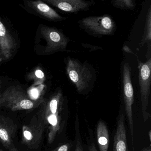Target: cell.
<instances>
[{"instance_id": "cell-30", "label": "cell", "mask_w": 151, "mask_h": 151, "mask_svg": "<svg viewBox=\"0 0 151 151\" xmlns=\"http://www.w3.org/2000/svg\"><path fill=\"white\" fill-rule=\"evenodd\" d=\"M1 86H0V88H1Z\"/></svg>"}, {"instance_id": "cell-24", "label": "cell", "mask_w": 151, "mask_h": 151, "mask_svg": "<svg viewBox=\"0 0 151 151\" xmlns=\"http://www.w3.org/2000/svg\"><path fill=\"white\" fill-rule=\"evenodd\" d=\"M9 151H18V150L14 146L13 147H12V148H10L9 150Z\"/></svg>"}, {"instance_id": "cell-19", "label": "cell", "mask_w": 151, "mask_h": 151, "mask_svg": "<svg viewBox=\"0 0 151 151\" xmlns=\"http://www.w3.org/2000/svg\"><path fill=\"white\" fill-rule=\"evenodd\" d=\"M93 132L91 130H89L87 145H88V151H98L96 146L93 141Z\"/></svg>"}, {"instance_id": "cell-2", "label": "cell", "mask_w": 151, "mask_h": 151, "mask_svg": "<svg viewBox=\"0 0 151 151\" xmlns=\"http://www.w3.org/2000/svg\"><path fill=\"white\" fill-rule=\"evenodd\" d=\"M66 73L79 93L91 91L96 79V71L87 62H81L78 59L68 56L64 60Z\"/></svg>"}, {"instance_id": "cell-11", "label": "cell", "mask_w": 151, "mask_h": 151, "mask_svg": "<svg viewBox=\"0 0 151 151\" xmlns=\"http://www.w3.org/2000/svg\"><path fill=\"white\" fill-rule=\"evenodd\" d=\"M16 46L14 38L0 18V49L6 60L12 57Z\"/></svg>"}, {"instance_id": "cell-13", "label": "cell", "mask_w": 151, "mask_h": 151, "mask_svg": "<svg viewBox=\"0 0 151 151\" xmlns=\"http://www.w3.org/2000/svg\"><path fill=\"white\" fill-rule=\"evenodd\" d=\"M113 151H129L123 113L118 116L114 139Z\"/></svg>"}, {"instance_id": "cell-26", "label": "cell", "mask_w": 151, "mask_h": 151, "mask_svg": "<svg viewBox=\"0 0 151 151\" xmlns=\"http://www.w3.org/2000/svg\"><path fill=\"white\" fill-rule=\"evenodd\" d=\"M2 52H1V50L0 49V61H1V58H2Z\"/></svg>"}, {"instance_id": "cell-4", "label": "cell", "mask_w": 151, "mask_h": 151, "mask_svg": "<svg viewBox=\"0 0 151 151\" xmlns=\"http://www.w3.org/2000/svg\"><path fill=\"white\" fill-rule=\"evenodd\" d=\"M77 23L81 29L96 38L113 36L117 28L114 20L109 14L84 17Z\"/></svg>"}, {"instance_id": "cell-23", "label": "cell", "mask_w": 151, "mask_h": 151, "mask_svg": "<svg viewBox=\"0 0 151 151\" xmlns=\"http://www.w3.org/2000/svg\"><path fill=\"white\" fill-rule=\"evenodd\" d=\"M142 151H151V146L150 145L148 147H146Z\"/></svg>"}, {"instance_id": "cell-28", "label": "cell", "mask_w": 151, "mask_h": 151, "mask_svg": "<svg viewBox=\"0 0 151 151\" xmlns=\"http://www.w3.org/2000/svg\"><path fill=\"white\" fill-rule=\"evenodd\" d=\"M0 151H3V150H2V149H1V148H0Z\"/></svg>"}, {"instance_id": "cell-14", "label": "cell", "mask_w": 151, "mask_h": 151, "mask_svg": "<svg viewBox=\"0 0 151 151\" xmlns=\"http://www.w3.org/2000/svg\"><path fill=\"white\" fill-rule=\"evenodd\" d=\"M96 136L100 151H108L109 147V133L106 125L102 120L99 121L97 124Z\"/></svg>"}, {"instance_id": "cell-15", "label": "cell", "mask_w": 151, "mask_h": 151, "mask_svg": "<svg viewBox=\"0 0 151 151\" xmlns=\"http://www.w3.org/2000/svg\"><path fill=\"white\" fill-rule=\"evenodd\" d=\"M151 6H149L145 20L144 31L139 46L142 47L145 44H151Z\"/></svg>"}, {"instance_id": "cell-12", "label": "cell", "mask_w": 151, "mask_h": 151, "mask_svg": "<svg viewBox=\"0 0 151 151\" xmlns=\"http://www.w3.org/2000/svg\"><path fill=\"white\" fill-rule=\"evenodd\" d=\"M27 5L41 16L50 21L59 22L67 19V17L60 15L50 6L40 0L29 1H27Z\"/></svg>"}, {"instance_id": "cell-29", "label": "cell", "mask_w": 151, "mask_h": 151, "mask_svg": "<svg viewBox=\"0 0 151 151\" xmlns=\"http://www.w3.org/2000/svg\"><path fill=\"white\" fill-rule=\"evenodd\" d=\"M1 93H0V100H1Z\"/></svg>"}, {"instance_id": "cell-1", "label": "cell", "mask_w": 151, "mask_h": 151, "mask_svg": "<svg viewBox=\"0 0 151 151\" xmlns=\"http://www.w3.org/2000/svg\"><path fill=\"white\" fill-rule=\"evenodd\" d=\"M41 105L38 116L47 129V140L51 144L62 131L67 120V102L62 89L58 88Z\"/></svg>"}, {"instance_id": "cell-18", "label": "cell", "mask_w": 151, "mask_h": 151, "mask_svg": "<svg viewBox=\"0 0 151 151\" xmlns=\"http://www.w3.org/2000/svg\"><path fill=\"white\" fill-rule=\"evenodd\" d=\"M79 121H78V116H77L76 118V147L74 151H84L82 145V140L80 136V132L79 130Z\"/></svg>"}, {"instance_id": "cell-6", "label": "cell", "mask_w": 151, "mask_h": 151, "mask_svg": "<svg viewBox=\"0 0 151 151\" xmlns=\"http://www.w3.org/2000/svg\"><path fill=\"white\" fill-rule=\"evenodd\" d=\"M40 32L47 43L44 50L45 54L67 51V46L70 40L62 31L54 27L42 26Z\"/></svg>"}, {"instance_id": "cell-10", "label": "cell", "mask_w": 151, "mask_h": 151, "mask_svg": "<svg viewBox=\"0 0 151 151\" xmlns=\"http://www.w3.org/2000/svg\"><path fill=\"white\" fill-rule=\"evenodd\" d=\"M17 131V125L9 117L0 115V142L9 150L14 146L13 139Z\"/></svg>"}, {"instance_id": "cell-8", "label": "cell", "mask_w": 151, "mask_h": 151, "mask_svg": "<svg viewBox=\"0 0 151 151\" xmlns=\"http://www.w3.org/2000/svg\"><path fill=\"white\" fill-rule=\"evenodd\" d=\"M45 127L38 116H35L29 124L23 125L22 143L30 149L38 148Z\"/></svg>"}, {"instance_id": "cell-3", "label": "cell", "mask_w": 151, "mask_h": 151, "mask_svg": "<svg viewBox=\"0 0 151 151\" xmlns=\"http://www.w3.org/2000/svg\"><path fill=\"white\" fill-rule=\"evenodd\" d=\"M45 100H33L21 87L13 86L8 87L1 93L0 107H4L13 111L30 110L37 107Z\"/></svg>"}, {"instance_id": "cell-5", "label": "cell", "mask_w": 151, "mask_h": 151, "mask_svg": "<svg viewBox=\"0 0 151 151\" xmlns=\"http://www.w3.org/2000/svg\"><path fill=\"white\" fill-rule=\"evenodd\" d=\"M137 63L142 116L146 122L151 116L147 109L151 92V57L147 58L145 63L138 59Z\"/></svg>"}, {"instance_id": "cell-7", "label": "cell", "mask_w": 151, "mask_h": 151, "mask_svg": "<svg viewBox=\"0 0 151 151\" xmlns=\"http://www.w3.org/2000/svg\"><path fill=\"white\" fill-rule=\"evenodd\" d=\"M132 69L128 62L124 63L122 69V85L125 112L129 124L132 139L134 136V124L132 107L134 102V90L132 82Z\"/></svg>"}, {"instance_id": "cell-20", "label": "cell", "mask_w": 151, "mask_h": 151, "mask_svg": "<svg viewBox=\"0 0 151 151\" xmlns=\"http://www.w3.org/2000/svg\"><path fill=\"white\" fill-rule=\"evenodd\" d=\"M71 145L70 143H67L60 146L51 151H70Z\"/></svg>"}, {"instance_id": "cell-25", "label": "cell", "mask_w": 151, "mask_h": 151, "mask_svg": "<svg viewBox=\"0 0 151 151\" xmlns=\"http://www.w3.org/2000/svg\"><path fill=\"white\" fill-rule=\"evenodd\" d=\"M147 135L148 136V137H149V140H150V142L151 141V131L149 130L148 131V133H147Z\"/></svg>"}, {"instance_id": "cell-27", "label": "cell", "mask_w": 151, "mask_h": 151, "mask_svg": "<svg viewBox=\"0 0 151 151\" xmlns=\"http://www.w3.org/2000/svg\"><path fill=\"white\" fill-rule=\"evenodd\" d=\"M1 84H2V81L0 80V86H1Z\"/></svg>"}, {"instance_id": "cell-16", "label": "cell", "mask_w": 151, "mask_h": 151, "mask_svg": "<svg viewBox=\"0 0 151 151\" xmlns=\"http://www.w3.org/2000/svg\"><path fill=\"white\" fill-rule=\"evenodd\" d=\"M111 3L114 7L124 10H134L136 6L134 0H114Z\"/></svg>"}, {"instance_id": "cell-17", "label": "cell", "mask_w": 151, "mask_h": 151, "mask_svg": "<svg viewBox=\"0 0 151 151\" xmlns=\"http://www.w3.org/2000/svg\"><path fill=\"white\" fill-rule=\"evenodd\" d=\"M29 78L34 81L33 86L42 84L45 80V76L44 72L41 70H36L29 74Z\"/></svg>"}, {"instance_id": "cell-22", "label": "cell", "mask_w": 151, "mask_h": 151, "mask_svg": "<svg viewBox=\"0 0 151 151\" xmlns=\"http://www.w3.org/2000/svg\"><path fill=\"white\" fill-rule=\"evenodd\" d=\"M86 46H83L84 47H88V48H91V50H93V51L94 50H97L98 49H99V48H100V49H101L102 48L101 47H99L98 46H92L91 45H88V44H84Z\"/></svg>"}, {"instance_id": "cell-9", "label": "cell", "mask_w": 151, "mask_h": 151, "mask_svg": "<svg viewBox=\"0 0 151 151\" xmlns=\"http://www.w3.org/2000/svg\"><path fill=\"white\" fill-rule=\"evenodd\" d=\"M45 2L66 13L78 14L82 11H88L95 5L93 1L85 0H45Z\"/></svg>"}, {"instance_id": "cell-21", "label": "cell", "mask_w": 151, "mask_h": 151, "mask_svg": "<svg viewBox=\"0 0 151 151\" xmlns=\"http://www.w3.org/2000/svg\"><path fill=\"white\" fill-rule=\"evenodd\" d=\"M122 50L124 52H125L128 53L129 54H131L134 55V52H132V50L127 45H124L123 47Z\"/></svg>"}]
</instances>
